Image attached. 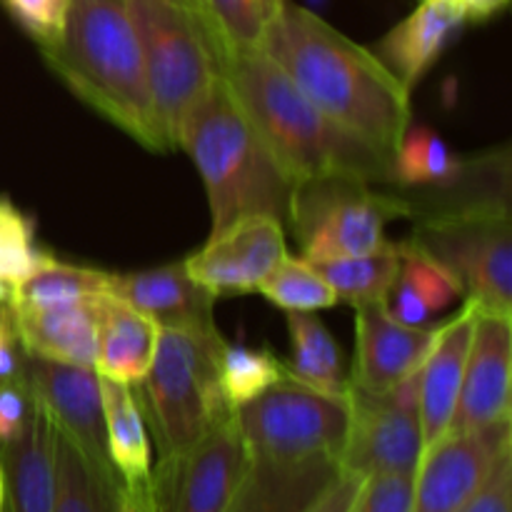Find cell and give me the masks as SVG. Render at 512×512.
Wrapping results in <instances>:
<instances>
[{
	"instance_id": "6da1fadb",
	"label": "cell",
	"mask_w": 512,
	"mask_h": 512,
	"mask_svg": "<svg viewBox=\"0 0 512 512\" xmlns=\"http://www.w3.org/2000/svg\"><path fill=\"white\" fill-rule=\"evenodd\" d=\"M258 50L325 115L393 158L413 123L410 90L373 50L290 0L280 3Z\"/></svg>"
},
{
	"instance_id": "7a4b0ae2",
	"label": "cell",
	"mask_w": 512,
	"mask_h": 512,
	"mask_svg": "<svg viewBox=\"0 0 512 512\" xmlns=\"http://www.w3.org/2000/svg\"><path fill=\"white\" fill-rule=\"evenodd\" d=\"M220 75L293 185L313 178L393 183V158L325 115L263 50H233Z\"/></svg>"
},
{
	"instance_id": "3957f363",
	"label": "cell",
	"mask_w": 512,
	"mask_h": 512,
	"mask_svg": "<svg viewBox=\"0 0 512 512\" xmlns=\"http://www.w3.org/2000/svg\"><path fill=\"white\" fill-rule=\"evenodd\" d=\"M40 53L48 68L115 128L155 153L173 150L155 115L125 0H70L63 33Z\"/></svg>"
},
{
	"instance_id": "277c9868",
	"label": "cell",
	"mask_w": 512,
	"mask_h": 512,
	"mask_svg": "<svg viewBox=\"0 0 512 512\" xmlns=\"http://www.w3.org/2000/svg\"><path fill=\"white\" fill-rule=\"evenodd\" d=\"M178 148L190 155L205 183L213 215L210 233L245 215L288 220L293 183L255 133L223 75L183 113Z\"/></svg>"
},
{
	"instance_id": "5b68a950",
	"label": "cell",
	"mask_w": 512,
	"mask_h": 512,
	"mask_svg": "<svg viewBox=\"0 0 512 512\" xmlns=\"http://www.w3.org/2000/svg\"><path fill=\"white\" fill-rule=\"evenodd\" d=\"M225 338L215 323L160 328L153 365L143 383L130 385L145 423L153 428L160 460L193 448L218 420L233 413L220 388V350Z\"/></svg>"
},
{
	"instance_id": "8992f818",
	"label": "cell",
	"mask_w": 512,
	"mask_h": 512,
	"mask_svg": "<svg viewBox=\"0 0 512 512\" xmlns=\"http://www.w3.org/2000/svg\"><path fill=\"white\" fill-rule=\"evenodd\" d=\"M410 243L450 270L480 308L512 313L508 195L465 200L418 215Z\"/></svg>"
},
{
	"instance_id": "52a82bcc",
	"label": "cell",
	"mask_w": 512,
	"mask_h": 512,
	"mask_svg": "<svg viewBox=\"0 0 512 512\" xmlns=\"http://www.w3.org/2000/svg\"><path fill=\"white\" fill-rule=\"evenodd\" d=\"M125 3L143 50L155 115L175 150L180 118L220 78L225 50L198 15L168 0Z\"/></svg>"
},
{
	"instance_id": "ba28073f",
	"label": "cell",
	"mask_w": 512,
	"mask_h": 512,
	"mask_svg": "<svg viewBox=\"0 0 512 512\" xmlns=\"http://www.w3.org/2000/svg\"><path fill=\"white\" fill-rule=\"evenodd\" d=\"M235 420L250 458L283 463L340 460L350 428V400L283 375L268 390L238 405Z\"/></svg>"
},
{
	"instance_id": "9c48e42d",
	"label": "cell",
	"mask_w": 512,
	"mask_h": 512,
	"mask_svg": "<svg viewBox=\"0 0 512 512\" xmlns=\"http://www.w3.org/2000/svg\"><path fill=\"white\" fill-rule=\"evenodd\" d=\"M413 218L400 195L378 193L355 178H313L293 185L288 220L305 260L370 253L385 243V225Z\"/></svg>"
},
{
	"instance_id": "30bf717a",
	"label": "cell",
	"mask_w": 512,
	"mask_h": 512,
	"mask_svg": "<svg viewBox=\"0 0 512 512\" xmlns=\"http://www.w3.org/2000/svg\"><path fill=\"white\" fill-rule=\"evenodd\" d=\"M250 465L235 410L178 458L153 468L160 512H225Z\"/></svg>"
},
{
	"instance_id": "8fae6325",
	"label": "cell",
	"mask_w": 512,
	"mask_h": 512,
	"mask_svg": "<svg viewBox=\"0 0 512 512\" xmlns=\"http://www.w3.org/2000/svg\"><path fill=\"white\" fill-rule=\"evenodd\" d=\"M20 378L53 428L98 468L115 473L105 445L103 390L98 373L93 368L38 358L23 350Z\"/></svg>"
},
{
	"instance_id": "7c38bea8",
	"label": "cell",
	"mask_w": 512,
	"mask_h": 512,
	"mask_svg": "<svg viewBox=\"0 0 512 512\" xmlns=\"http://www.w3.org/2000/svg\"><path fill=\"white\" fill-rule=\"evenodd\" d=\"M512 448L510 420L448 433L423 450L415 470L413 512H458L478 493L495 460Z\"/></svg>"
},
{
	"instance_id": "4fadbf2b",
	"label": "cell",
	"mask_w": 512,
	"mask_h": 512,
	"mask_svg": "<svg viewBox=\"0 0 512 512\" xmlns=\"http://www.w3.org/2000/svg\"><path fill=\"white\" fill-rule=\"evenodd\" d=\"M285 255L283 223L270 215H245L218 233H210L208 243L183 263L195 283L220 298L258 290Z\"/></svg>"
},
{
	"instance_id": "5bb4252c",
	"label": "cell",
	"mask_w": 512,
	"mask_h": 512,
	"mask_svg": "<svg viewBox=\"0 0 512 512\" xmlns=\"http://www.w3.org/2000/svg\"><path fill=\"white\" fill-rule=\"evenodd\" d=\"M350 428L340 470L365 478L373 473H413L423 455L418 410L395 405L388 393H365L350 385Z\"/></svg>"
},
{
	"instance_id": "9a60e30c",
	"label": "cell",
	"mask_w": 512,
	"mask_h": 512,
	"mask_svg": "<svg viewBox=\"0 0 512 512\" xmlns=\"http://www.w3.org/2000/svg\"><path fill=\"white\" fill-rule=\"evenodd\" d=\"M510 313L478 305L473 338L465 358L463 385L450 420L453 433L478 430L510 420Z\"/></svg>"
},
{
	"instance_id": "2e32d148",
	"label": "cell",
	"mask_w": 512,
	"mask_h": 512,
	"mask_svg": "<svg viewBox=\"0 0 512 512\" xmlns=\"http://www.w3.org/2000/svg\"><path fill=\"white\" fill-rule=\"evenodd\" d=\"M440 325L410 328L390 315L388 303L355 308V365L350 385L365 393H388L393 385L423 368Z\"/></svg>"
},
{
	"instance_id": "e0dca14e",
	"label": "cell",
	"mask_w": 512,
	"mask_h": 512,
	"mask_svg": "<svg viewBox=\"0 0 512 512\" xmlns=\"http://www.w3.org/2000/svg\"><path fill=\"white\" fill-rule=\"evenodd\" d=\"M478 300H465L463 310L448 323H440L433 350L420 370V428H423V450L438 443L450 428V420L458 405L463 385L465 358L473 338Z\"/></svg>"
},
{
	"instance_id": "ac0fdd59",
	"label": "cell",
	"mask_w": 512,
	"mask_h": 512,
	"mask_svg": "<svg viewBox=\"0 0 512 512\" xmlns=\"http://www.w3.org/2000/svg\"><path fill=\"white\" fill-rule=\"evenodd\" d=\"M338 473L340 463L335 458L295 463L250 458L225 512H308Z\"/></svg>"
},
{
	"instance_id": "d6986e66",
	"label": "cell",
	"mask_w": 512,
	"mask_h": 512,
	"mask_svg": "<svg viewBox=\"0 0 512 512\" xmlns=\"http://www.w3.org/2000/svg\"><path fill=\"white\" fill-rule=\"evenodd\" d=\"M105 298V295H103ZM98 300L40 308H15L13 328L25 353L58 363L93 368L98 358Z\"/></svg>"
},
{
	"instance_id": "ffe728a7",
	"label": "cell",
	"mask_w": 512,
	"mask_h": 512,
	"mask_svg": "<svg viewBox=\"0 0 512 512\" xmlns=\"http://www.w3.org/2000/svg\"><path fill=\"white\" fill-rule=\"evenodd\" d=\"M110 295L153 318L160 328L165 325L193 328V325L215 323V295L190 278L183 260L140 273H113Z\"/></svg>"
},
{
	"instance_id": "44dd1931",
	"label": "cell",
	"mask_w": 512,
	"mask_h": 512,
	"mask_svg": "<svg viewBox=\"0 0 512 512\" xmlns=\"http://www.w3.org/2000/svg\"><path fill=\"white\" fill-rule=\"evenodd\" d=\"M5 478L3 512H53L55 505V428L35 405L28 428L0 445Z\"/></svg>"
},
{
	"instance_id": "7402d4cb",
	"label": "cell",
	"mask_w": 512,
	"mask_h": 512,
	"mask_svg": "<svg viewBox=\"0 0 512 512\" xmlns=\"http://www.w3.org/2000/svg\"><path fill=\"white\" fill-rule=\"evenodd\" d=\"M463 23L465 13L455 0H423L380 40L375 55L410 90L438 60L450 35Z\"/></svg>"
},
{
	"instance_id": "603a6c76",
	"label": "cell",
	"mask_w": 512,
	"mask_h": 512,
	"mask_svg": "<svg viewBox=\"0 0 512 512\" xmlns=\"http://www.w3.org/2000/svg\"><path fill=\"white\" fill-rule=\"evenodd\" d=\"M160 325L123 300L105 295L98 303L95 373L123 385L143 383L158 348Z\"/></svg>"
},
{
	"instance_id": "cb8c5ba5",
	"label": "cell",
	"mask_w": 512,
	"mask_h": 512,
	"mask_svg": "<svg viewBox=\"0 0 512 512\" xmlns=\"http://www.w3.org/2000/svg\"><path fill=\"white\" fill-rule=\"evenodd\" d=\"M103 390L105 445L113 470L125 488L153 485V455H150L148 423L135 400L133 388L100 378Z\"/></svg>"
},
{
	"instance_id": "d4e9b609",
	"label": "cell",
	"mask_w": 512,
	"mask_h": 512,
	"mask_svg": "<svg viewBox=\"0 0 512 512\" xmlns=\"http://www.w3.org/2000/svg\"><path fill=\"white\" fill-rule=\"evenodd\" d=\"M290 360L285 375L330 395H348L345 353L315 313H288Z\"/></svg>"
},
{
	"instance_id": "484cf974",
	"label": "cell",
	"mask_w": 512,
	"mask_h": 512,
	"mask_svg": "<svg viewBox=\"0 0 512 512\" xmlns=\"http://www.w3.org/2000/svg\"><path fill=\"white\" fill-rule=\"evenodd\" d=\"M310 263L343 303L353 308L368 303H388L400 273V243L385 240L370 253L310 260Z\"/></svg>"
},
{
	"instance_id": "4316f807",
	"label": "cell",
	"mask_w": 512,
	"mask_h": 512,
	"mask_svg": "<svg viewBox=\"0 0 512 512\" xmlns=\"http://www.w3.org/2000/svg\"><path fill=\"white\" fill-rule=\"evenodd\" d=\"M120 488L118 475L98 468L55 430L53 512H115Z\"/></svg>"
},
{
	"instance_id": "83f0119b",
	"label": "cell",
	"mask_w": 512,
	"mask_h": 512,
	"mask_svg": "<svg viewBox=\"0 0 512 512\" xmlns=\"http://www.w3.org/2000/svg\"><path fill=\"white\" fill-rule=\"evenodd\" d=\"M110 278L98 268L60 263L58 258H45L25 280L10 288L8 305L15 308H40V305H63L98 300L110 295Z\"/></svg>"
},
{
	"instance_id": "f1b7e54d",
	"label": "cell",
	"mask_w": 512,
	"mask_h": 512,
	"mask_svg": "<svg viewBox=\"0 0 512 512\" xmlns=\"http://www.w3.org/2000/svg\"><path fill=\"white\" fill-rule=\"evenodd\" d=\"M468 170V163L450 153L445 140L425 125H408L390 160L393 183L405 188H453Z\"/></svg>"
},
{
	"instance_id": "f546056e",
	"label": "cell",
	"mask_w": 512,
	"mask_h": 512,
	"mask_svg": "<svg viewBox=\"0 0 512 512\" xmlns=\"http://www.w3.org/2000/svg\"><path fill=\"white\" fill-rule=\"evenodd\" d=\"M258 293L285 313H318L338 305V295L305 258L285 255L258 285Z\"/></svg>"
},
{
	"instance_id": "4dcf8cb0",
	"label": "cell",
	"mask_w": 512,
	"mask_h": 512,
	"mask_svg": "<svg viewBox=\"0 0 512 512\" xmlns=\"http://www.w3.org/2000/svg\"><path fill=\"white\" fill-rule=\"evenodd\" d=\"M220 388L233 405L248 403L255 395L268 390L285 375V363L268 348H253L245 343H228L220 350Z\"/></svg>"
},
{
	"instance_id": "1f68e13d",
	"label": "cell",
	"mask_w": 512,
	"mask_h": 512,
	"mask_svg": "<svg viewBox=\"0 0 512 512\" xmlns=\"http://www.w3.org/2000/svg\"><path fill=\"white\" fill-rule=\"evenodd\" d=\"M280 3L283 0H205L225 45V55L233 50L260 48V40L278 15Z\"/></svg>"
},
{
	"instance_id": "d6a6232c",
	"label": "cell",
	"mask_w": 512,
	"mask_h": 512,
	"mask_svg": "<svg viewBox=\"0 0 512 512\" xmlns=\"http://www.w3.org/2000/svg\"><path fill=\"white\" fill-rule=\"evenodd\" d=\"M45 258H50V253L35 240L33 218L15 208L8 198H0V280L13 288Z\"/></svg>"
},
{
	"instance_id": "836d02e7",
	"label": "cell",
	"mask_w": 512,
	"mask_h": 512,
	"mask_svg": "<svg viewBox=\"0 0 512 512\" xmlns=\"http://www.w3.org/2000/svg\"><path fill=\"white\" fill-rule=\"evenodd\" d=\"M400 283L408 285L415 295L425 303V308L433 313H443L463 293V285L458 283L453 273L438 260L425 255L423 250L415 248L410 240L400 243Z\"/></svg>"
},
{
	"instance_id": "e575fe53",
	"label": "cell",
	"mask_w": 512,
	"mask_h": 512,
	"mask_svg": "<svg viewBox=\"0 0 512 512\" xmlns=\"http://www.w3.org/2000/svg\"><path fill=\"white\" fill-rule=\"evenodd\" d=\"M413 473H373L360 480L350 512H413Z\"/></svg>"
},
{
	"instance_id": "d590c367",
	"label": "cell",
	"mask_w": 512,
	"mask_h": 512,
	"mask_svg": "<svg viewBox=\"0 0 512 512\" xmlns=\"http://www.w3.org/2000/svg\"><path fill=\"white\" fill-rule=\"evenodd\" d=\"M0 3L38 43V48H48L63 33L70 0H0Z\"/></svg>"
},
{
	"instance_id": "8d00e7d4",
	"label": "cell",
	"mask_w": 512,
	"mask_h": 512,
	"mask_svg": "<svg viewBox=\"0 0 512 512\" xmlns=\"http://www.w3.org/2000/svg\"><path fill=\"white\" fill-rule=\"evenodd\" d=\"M35 415V400L20 375L0 380V445L10 443L28 428Z\"/></svg>"
},
{
	"instance_id": "74e56055",
	"label": "cell",
	"mask_w": 512,
	"mask_h": 512,
	"mask_svg": "<svg viewBox=\"0 0 512 512\" xmlns=\"http://www.w3.org/2000/svg\"><path fill=\"white\" fill-rule=\"evenodd\" d=\"M458 512H512V448L495 460L478 493Z\"/></svg>"
},
{
	"instance_id": "f35d334b",
	"label": "cell",
	"mask_w": 512,
	"mask_h": 512,
	"mask_svg": "<svg viewBox=\"0 0 512 512\" xmlns=\"http://www.w3.org/2000/svg\"><path fill=\"white\" fill-rule=\"evenodd\" d=\"M360 480H363L360 475L340 470L338 478L325 488V493L315 500L308 512H350V505H353L355 493L360 488Z\"/></svg>"
},
{
	"instance_id": "ab89813d",
	"label": "cell",
	"mask_w": 512,
	"mask_h": 512,
	"mask_svg": "<svg viewBox=\"0 0 512 512\" xmlns=\"http://www.w3.org/2000/svg\"><path fill=\"white\" fill-rule=\"evenodd\" d=\"M115 512H160L153 485H148V488H125L123 485Z\"/></svg>"
},
{
	"instance_id": "60d3db41",
	"label": "cell",
	"mask_w": 512,
	"mask_h": 512,
	"mask_svg": "<svg viewBox=\"0 0 512 512\" xmlns=\"http://www.w3.org/2000/svg\"><path fill=\"white\" fill-rule=\"evenodd\" d=\"M463 8L465 20H485L508 5V0H455Z\"/></svg>"
},
{
	"instance_id": "b9f144b4",
	"label": "cell",
	"mask_w": 512,
	"mask_h": 512,
	"mask_svg": "<svg viewBox=\"0 0 512 512\" xmlns=\"http://www.w3.org/2000/svg\"><path fill=\"white\" fill-rule=\"evenodd\" d=\"M168 3H173V5H178V8H183V10H188V13H193V15H198L200 20H203L205 25H208L210 30H213L215 33V38L220 40V35H218V30H215V23H213V18H210L208 13H205V8L203 5L198 3V0H168ZM220 45H223V40H220ZM223 50H225V45H223ZM225 58V55H223Z\"/></svg>"
},
{
	"instance_id": "7bdbcfd3",
	"label": "cell",
	"mask_w": 512,
	"mask_h": 512,
	"mask_svg": "<svg viewBox=\"0 0 512 512\" xmlns=\"http://www.w3.org/2000/svg\"><path fill=\"white\" fill-rule=\"evenodd\" d=\"M5 505V478H3V463H0V512Z\"/></svg>"
},
{
	"instance_id": "ee69618b",
	"label": "cell",
	"mask_w": 512,
	"mask_h": 512,
	"mask_svg": "<svg viewBox=\"0 0 512 512\" xmlns=\"http://www.w3.org/2000/svg\"><path fill=\"white\" fill-rule=\"evenodd\" d=\"M10 298V285H5L3 280H0V303H8Z\"/></svg>"
},
{
	"instance_id": "f6af8a7d",
	"label": "cell",
	"mask_w": 512,
	"mask_h": 512,
	"mask_svg": "<svg viewBox=\"0 0 512 512\" xmlns=\"http://www.w3.org/2000/svg\"><path fill=\"white\" fill-rule=\"evenodd\" d=\"M198 3H200V5H203V8H205V13H208V15H210V10H208V5H205V0H198Z\"/></svg>"
},
{
	"instance_id": "bcb514c9",
	"label": "cell",
	"mask_w": 512,
	"mask_h": 512,
	"mask_svg": "<svg viewBox=\"0 0 512 512\" xmlns=\"http://www.w3.org/2000/svg\"><path fill=\"white\" fill-rule=\"evenodd\" d=\"M308 3H313V5H320V3H323V0H308Z\"/></svg>"
}]
</instances>
